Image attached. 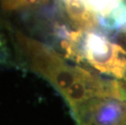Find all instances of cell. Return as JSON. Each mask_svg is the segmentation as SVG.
I'll list each match as a JSON object with an SVG mask.
<instances>
[{
  "instance_id": "3957f363",
  "label": "cell",
  "mask_w": 126,
  "mask_h": 125,
  "mask_svg": "<svg viewBox=\"0 0 126 125\" xmlns=\"http://www.w3.org/2000/svg\"><path fill=\"white\" fill-rule=\"evenodd\" d=\"M77 125H126V87L93 98L72 111Z\"/></svg>"
},
{
  "instance_id": "6da1fadb",
  "label": "cell",
  "mask_w": 126,
  "mask_h": 125,
  "mask_svg": "<svg viewBox=\"0 0 126 125\" xmlns=\"http://www.w3.org/2000/svg\"><path fill=\"white\" fill-rule=\"evenodd\" d=\"M16 42L29 69L52 84L72 111L93 98L113 94L122 85L118 81L105 80L70 64L51 47L21 33H16Z\"/></svg>"
},
{
  "instance_id": "52a82bcc",
  "label": "cell",
  "mask_w": 126,
  "mask_h": 125,
  "mask_svg": "<svg viewBox=\"0 0 126 125\" xmlns=\"http://www.w3.org/2000/svg\"><path fill=\"white\" fill-rule=\"evenodd\" d=\"M125 1H126V0H125Z\"/></svg>"
},
{
  "instance_id": "277c9868",
  "label": "cell",
  "mask_w": 126,
  "mask_h": 125,
  "mask_svg": "<svg viewBox=\"0 0 126 125\" xmlns=\"http://www.w3.org/2000/svg\"><path fill=\"white\" fill-rule=\"evenodd\" d=\"M100 19L105 31L117 32L126 23L125 0H82Z\"/></svg>"
},
{
  "instance_id": "8992f818",
  "label": "cell",
  "mask_w": 126,
  "mask_h": 125,
  "mask_svg": "<svg viewBox=\"0 0 126 125\" xmlns=\"http://www.w3.org/2000/svg\"><path fill=\"white\" fill-rule=\"evenodd\" d=\"M48 0H1L2 8L7 12L28 9L46 3Z\"/></svg>"
},
{
  "instance_id": "5b68a950",
  "label": "cell",
  "mask_w": 126,
  "mask_h": 125,
  "mask_svg": "<svg viewBox=\"0 0 126 125\" xmlns=\"http://www.w3.org/2000/svg\"><path fill=\"white\" fill-rule=\"evenodd\" d=\"M69 21L77 30H102L100 19L82 0H62Z\"/></svg>"
},
{
  "instance_id": "7a4b0ae2",
  "label": "cell",
  "mask_w": 126,
  "mask_h": 125,
  "mask_svg": "<svg viewBox=\"0 0 126 125\" xmlns=\"http://www.w3.org/2000/svg\"><path fill=\"white\" fill-rule=\"evenodd\" d=\"M61 46L66 58L87 63L99 72L126 80V49L100 30L65 31Z\"/></svg>"
}]
</instances>
